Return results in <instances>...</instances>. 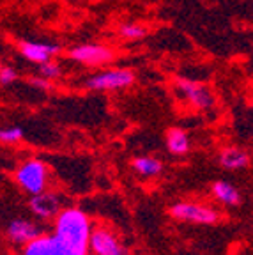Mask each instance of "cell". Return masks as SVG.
Returning a JSON list of instances; mask_svg holds the SVG:
<instances>
[{"instance_id": "1", "label": "cell", "mask_w": 253, "mask_h": 255, "mask_svg": "<svg viewBox=\"0 0 253 255\" xmlns=\"http://www.w3.org/2000/svg\"><path fill=\"white\" fill-rule=\"evenodd\" d=\"M91 232V220H89L87 213H83L78 207H62L59 215L55 216L53 238L66 250L87 255Z\"/></svg>"}, {"instance_id": "2", "label": "cell", "mask_w": 253, "mask_h": 255, "mask_svg": "<svg viewBox=\"0 0 253 255\" xmlns=\"http://www.w3.org/2000/svg\"><path fill=\"white\" fill-rule=\"evenodd\" d=\"M16 183L28 195L43 193L48 188V167L41 159H27L18 167L14 174Z\"/></svg>"}, {"instance_id": "3", "label": "cell", "mask_w": 253, "mask_h": 255, "mask_svg": "<svg viewBox=\"0 0 253 255\" xmlns=\"http://www.w3.org/2000/svg\"><path fill=\"white\" fill-rule=\"evenodd\" d=\"M134 82V73L131 69H110L99 73L87 80V87L91 91H121L131 87Z\"/></svg>"}, {"instance_id": "4", "label": "cell", "mask_w": 253, "mask_h": 255, "mask_svg": "<svg viewBox=\"0 0 253 255\" xmlns=\"http://www.w3.org/2000/svg\"><path fill=\"white\" fill-rule=\"evenodd\" d=\"M89 250L94 255H127V250L121 239L107 227H96L91 232Z\"/></svg>"}, {"instance_id": "5", "label": "cell", "mask_w": 253, "mask_h": 255, "mask_svg": "<svg viewBox=\"0 0 253 255\" xmlns=\"http://www.w3.org/2000/svg\"><path fill=\"white\" fill-rule=\"evenodd\" d=\"M170 215L182 222H193V223H214L218 220V213L213 207L202 206V204L193 202H179L170 207Z\"/></svg>"}, {"instance_id": "6", "label": "cell", "mask_w": 253, "mask_h": 255, "mask_svg": "<svg viewBox=\"0 0 253 255\" xmlns=\"http://www.w3.org/2000/svg\"><path fill=\"white\" fill-rule=\"evenodd\" d=\"M69 57L85 66H103L114 60L115 53L112 48L103 46V44H80L69 52Z\"/></svg>"}, {"instance_id": "7", "label": "cell", "mask_w": 253, "mask_h": 255, "mask_svg": "<svg viewBox=\"0 0 253 255\" xmlns=\"http://www.w3.org/2000/svg\"><path fill=\"white\" fill-rule=\"evenodd\" d=\"M28 206H30L32 213L37 218H43V220L55 218L60 209H62V199H60V195L55 193V191H43V193L32 195Z\"/></svg>"}, {"instance_id": "8", "label": "cell", "mask_w": 253, "mask_h": 255, "mask_svg": "<svg viewBox=\"0 0 253 255\" xmlns=\"http://www.w3.org/2000/svg\"><path fill=\"white\" fill-rule=\"evenodd\" d=\"M177 87L182 91V94L186 96L188 100L195 105L197 108L202 110H207L214 105V96L206 85L197 84V82H191V80H179Z\"/></svg>"}, {"instance_id": "9", "label": "cell", "mask_w": 253, "mask_h": 255, "mask_svg": "<svg viewBox=\"0 0 253 255\" xmlns=\"http://www.w3.org/2000/svg\"><path fill=\"white\" fill-rule=\"evenodd\" d=\"M20 52L30 62L44 64L52 60L60 52V46L52 43H34V41H25L20 44Z\"/></svg>"}, {"instance_id": "10", "label": "cell", "mask_w": 253, "mask_h": 255, "mask_svg": "<svg viewBox=\"0 0 253 255\" xmlns=\"http://www.w3.org/2000/svg\"><path fill=\"white\" fill-rule=\"evenodd\" d=\"M37 236H41V229L30 220L16 218L7 225V238L16 245H27Z\"/></svg>"}, {"instance_id": "11", "label": "cell", "mask_w": 253, "mask_h": 255, "mask_svg": "<svg viewBox=\"0 0 253 255\" xmlns=\"http://www.w3.org/2000/svg\"><path fill=\"white\" fill-rule=\"evenodd\" d=\"M220 163L229 170H241V168L248 167L250 156L248 152L239 147H227L220 154Z\"/></svg>"}, {"instance_id": "12", "label": "cell", "mask_w": 253, "mask_h": 255, "mask_svg": "<svg viewBox=\"0 0 253 255\" xmlns=\"http://www.w3.org/2000/svg\"><path fill=\"white\" fill-rule=\"evenodd\" d=\"M213 195L216 197L218 202L225 204V206H236L241 202L239 190L229 181H216L213 184Z\"/></svg>"}, {"instance_id": "13", "label": "cell", "mask_w": 253, "mask_h": 255, "mask_svg": "<svg viewBox=\"0 0 253 255\" xmlns=\"http://www.w3.org/2000/svg\"><path fill=\"white\" fill-rule=\"evenodd\" d=\"M166 147L174 154H186L190 151V136L181 128H170L166 133Z\"/></svg>"}, {"instance_id": "14", "label": "cell", "mask_w": 253, "mask_h": 255, "mask_svg": "<svg viewBox=\"0 0 253 255\" xmlns=\"http://www.w3.org/2000/svg\"><path fill=\"white\" fill-rule=\"evenodd\" d=\"M133 168L138 172L140 175H145V177H152V175H158L163 168V163L159 159L150 158V156H142V158L133 159Z\"/></svg>"}, {"instance_id": "15", "label": "cell", "mask_w": 253, "mask_h": 255, "mask_svg": "<svg viewBox=\"0 0 253 255\" xmlns=\"http://www.w3.org/2000/svg\"><path fill=\"white\" fill-rule=\"evenodd\" d=\"M23 138V129L18 126L0 128V142L4 143H16Z\"/></svg>"}, {"instance_id": "16", "label": "cell", "mask_w": 253, "mask_h": 255, "mask_svg": "<svg viewBox=\"0 0 253 255\" xmlns=\"http://www.w3.org/2000/svg\"><path fill=\"white\" fill-rule=\"evenodd\" d=\"M121 36L126 37V39H140L147 34V28L142 27V25H136V23H126L119 28Z\"/></svg>"}, {"instance_id": "17", "label": "cell", "mask_w": 253, "mask_h": 255, "mask_svg": "<svg viewBox=\"0 0 253 255\" xmlns=\"http://www.w3.org/2000/svg\"><path fill=\"white\" fill-rule=\"evenodd\" d=\"M39 75L46 80H53L62 75V69H60V66L57 62L48 60V62H44V64H39Z\"/></svg>"}, {"instance_id": "18", "label": "cell", "mask_w": 253, "mask_h": 255, "mask_svg": "<svg viewBox=\"0 0 253 255\" xmlns=\"http://www.w3.org/2000/svg\"><path fill=\"white\" fill-rule=\"evenodd\" d=\"M18 75L12 68H0V84L2 85H9L12 82H16Z\"/></svg>"}, {"instance_id": "19", "label": "cell", "mask_w": 253, "mask_h": 255, "mask_svg": "<svg viewBox=\"0 0 253 255\" xmlns=\"http://www.w3.org/2000/svg\"><path fill=\"white\" fill-rule=\"evenodd\" d=\"M30 85H34L36 89H41V91H48V89L52 87V84H50V80L43 78V76H32L30 80Z\"/></svg>"}, {"instance_id": "20", "label": "cell", "mask_w": 253, "mask_h": 255, "mask_svg": "<svg viewBox=\"0 0 253 255\" xmlns=\"http://www.w3.org/2000/svg\"><path fill=\"white\" fill-rule=\"evenodd\" d=\"M60 255H82V254H75V252H69V250H66V248H64V250L60 252Z\"/></svg>"}, {"instance_id": "21", "label": "cell", "mask_w": 253, "mask_h": 255, "mask_svg": "<svg viewBox=\"0 0 253 255\" xmlns=\"http://www.w3.org/2000/svg\"><path fill=\"white\" fill-rule=\"evenodd\" d=\"M0 68H2V66H0Z\"/></svg>"}]
</instances>
